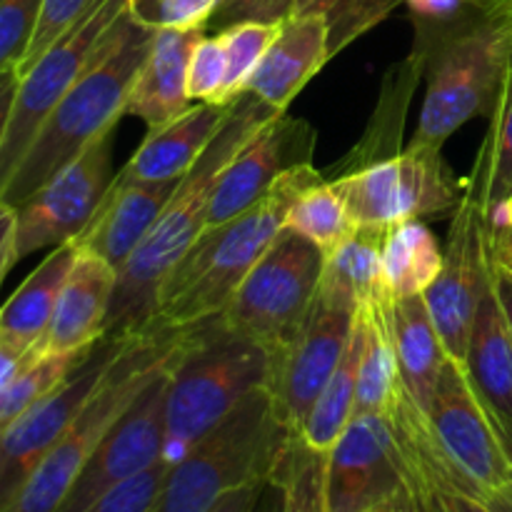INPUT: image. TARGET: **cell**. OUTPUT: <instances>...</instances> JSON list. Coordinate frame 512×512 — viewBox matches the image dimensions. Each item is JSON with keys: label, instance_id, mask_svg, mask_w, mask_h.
<instances>
[{"label": "cell", "instance_id": "cell-1", "mask_svg": "<svg viewBox=\"0 0 512 512\" xmlns=\"http://www.w3.org/2000/svg\"><path fill=\"white\" fill-rule=\"evenodd\" d=\"M275 115H280V110L270 108L268 103L248 93L235 100L223 128L195 160L193 168L180 178L178 188L173 190L168 205L148 230L143 243L118 268V283H115L103 338L133 340L148 335L160 285L205 230L215 183L238 150Z\"/></svg>", "mask_w": 512, "mask_h": 512}, {"label": "cell", "instance_id": "cell-2", "mask_svg": "<svg viewBox=\"0 0 512 512\" xmlns=\"http://www.w3.org/2000/svg\"><path fill=\"white\" fill-rule=\"evenodd\" d=\"M415 23V50L425 58V100L415 145L443 148L473 118H488L510 70L512 13L465 0L443 18Z\"/></svg>", "mask_w": 512, "mask_h": 512}, {"label": "cell", "instance_id": "cell-3", "mask_svg": "<svg viewBox=\"0 0 512 512\" xmlns=\"http://www.w3.org/2000/svg\"><path fill=\"white\" fill-rule=\"evenodd\" d=\"M323 178L325 173L313 163L298 165L253 208L228 223L205 228L160 285L148 333L185 330L218 318L250 268L285 228L293 200Z\"/></svg>", "mask_w": 512, "mask_h": 512}, {"label": "cell", "instance_id": "cell-4", "mask_svg": "<svg viewBox=\"0 0 512 512\" xmlns=\"http://www.w3.org/2000/svg\"><path fill=\"white\" fill-rule=\"evenodd\" d=\"M153 30L135 23L125 10L108 30L98 53L50 113L5 185L0 200L13 208L33 198L50 178L73 163L93 140L118 128L130 88L148 55Z\"/></svg>", "mask_w": 512, "mask_h": 512}, {"label": "cell", "instance_id": "cell-5", "mask_svg": "<svg viewBox=\"0 0 512 512\" xmlns=\"http://www.w3.org/2000/svg\"><path fill=\"white\" fill-rule=\"evenodd\" d=\"M273 355L218 318L185 328L170 368L165 405V450L170 468L245 398L268 388Z\"/></svg>", "mask_w": 512, "mask_h": 512}, {"label": "cell", "instance_id": "cell-6", "mask_svg": "<svg viewBox=\"0 0 512 512\" xmlns=\"http://www.w3.org/2000/svg\"><path fill=\"white\" fill-rule=\"evenodd\" d=\"M183 335L185 330H163L128 340L88 403L40 460L5 512H58L115 420L130 408V403L148 388L160 370L178 358Z\"/></svg>", "mask_w": 512, "mask_h": 512}, {"label": "cell", "instance_id": "cell-7", "mask_svg": "<svg viewBox=\"0 0 512 512\" xmlns=\"http://www.w3.org/2000/svg\"><path fill=\"white\" fill-rule=\"evenodd\" d=\"M293 435L275 415L268 388L255 390L170 468L155 512H210L233 490L268 483Z\"/></svg>", "mask_w": 512, "mask_h": 512}, {"label": "cell", "instance_id": "cell-8", "mask_svg": "<svg viewBox=\"0 0 512 512\" xmlns=\"http://www.w3.org/2000/svg\"><path fill=\"white\" fill-rule=\"evenodd\" d=\"M325 253L303 235L283 228L250 268L220 320L278 355L308 320L318 298Z\"/></svg>", "mask_w": 512, "mask_h": 512}, {"label": "cell", "instance_id": "cell-9", "mask_svg": "<svg viewBox=\"0 0 512 512\" xmlns=\"http://www.w3.org/2000/svg\"><path fill=\"white\" fill-rule=\"evenodd\" d=\"M328 180L355 228H390L405 220L453 215L465 195V178L450 170L443 148L415 143L393 158Z\"/></svg>", "mask_w": 512, "mask_h": 512}, {"label": "cell", "instance_id": "cell-10", "mask_svg": "<svg viewBox=\"0 0 512 512\" xmlns=\"http://www.w3.org/2000/svg\"><path fill=\"white\" fill-rule=\"evenodd\" d=\"M425 418L435 453L460 493L488 500L512 490V470L498 428L455 360L445 363Z\"/></svg>", "mask_w": 512, "mask_h": 512}, {"label": "cell", "instance_id": "cell-11", "mask_svg": "<svg viewBox=\"0 0 512 512\" xmlns=\"http://www.w3.org/2000/svg\"><path fill=\"white\" fill-rule=\"evenodd\" d=\"M128 10V0H100L80 23H75L58 43L50 45L23 75L10 110L8 128L0 145V195L13 178L15 168L38 130L50 118L60 100L65 98L75 80L80 78L108 30Z\"/></svg>", "mask_w": 512, "mask_h": 512}, {"label": "cell", "instance_id": "cell-12", "mask_svg": "<svg viewBox=\"0 0 512 512\" xmlns=\"http://www.w3.org/2000/svg\"><path fill=\"white\" fill-rule=\"evenodd\" d=\"M115 128L88 145L38 193L15 208L13 265L78 238L113 183Z\"/></svg>", "mask_w": 512, "mask_h": 512}, {"label": "cell", "instance_id": "cell-13", "mask_svg": "<svg viewBox=\"0 0 512 512\" xmlns=\"http://www.w3.org/2000/svg\"><path fill=\"white\" fill-rule=\"evenodd\" d=\"M355 310L358 308L350 300L320 288L313 310L293 343L273 355L268 393L275 415L293 433H298L343 360L353 335Z\"/></svg>", "mask_w": 512, "mask_h": 512}, {"label": "cell", "instance_id": "cell-14", "mask_svg": "<svg viewBox=\"0 0 512 512\" xmlns=\"http://www.w3.org/2000/svg\"><path fill=\"white\" fill-rule=\"evenodd\" d=\"M488 285V218L478 200L463 195L450 220L448 243L443 248V268L435 283L425 290V305L438 328L445 353L460 365L465 363L475 313Z\"/></svg>", "mask_w": 512, "mask_h": 512}, {"label": "cell", "instance_id": "cell-15", "mask_svg": "<svg viewBox=\"0 0 512 512\" xmlns=\"http://www.w3.org/2000/svg\"><path fill=\"white\" fill-rule=\"evenodd\" d=\"M125 343L128 340H100L63 385H58L53 393L45 395L40 403L25 410L3 430L0 435V512H5L13 503L25 480L33 475L40 460L58 443L80 408L88 403L113 360L123 353Z\"/></svg>", "mask_w": 512, "mask_h": 512}, {"label": "cell", "instance_id": "cell-16", "mask_svg": "<svg viewBox=\"0 0 512 512\" xmlns=\"http://www.w3.org/2000/svg\"><path fill=\"white\" fill-rule=\"evenodd\" d=\"M408 490V463L383 415H355L325 460V512H370Z\"/></svg>", "mask_w": 512, "mask_h": 512}, {"label": "cell", "instance_id": "cell-17", "mask_svg": "<svg viewBox=\"0 0 512 512\" xmlns=\"http://www.w3.org/2000/svg\"><path fill=\"white\" fill-rule=\"evenodd\" d=\"M173 363L160 370L150 380L148 388L115 420L113 428L105 433L98 448L93 450L83 473L78 475L73 490L58 512L88 510L110 488L125 483L128 478L163 460L165 405H168V378Z\"/></svg>", "mask_w": 512, "mask_h": 512}, {"label": "cell", "instance_id": "cell-18", "mask_svg": "<svg viewBox=\"0 0 512 512\" xmlns=\"http://www.w3.org/2000/svg\"><path fill=\"white\" fill-rule=\"evenodd\" d=\"M318 133L308 120L280 113L270 118L215 183L205 228L228 223L265 198L288 170L313 163Z\"/></svg>", "mask_w": 512, "mask_h": 512}, {"label": "cell", "instance_id": "cell-19", "mask_svg": "<svg viewBox=\"0 0 512 512\" xmlns=\"http://www.w3.org/2000/svg\"><path fill=\"white\" fill-rule=\"evenodd\" d=\"M180 180H130L115 175L98 210L75 238L80 253L103 258L115 270L143 243Z\"/></svg>", "mask_w": 512, "mask_h": 512}, {"label": "cell", "instance_id": "cell-20", "mask_svg": "<svg viewBox=\"0 0 512 512\" xmlns=\"http://www.w3.org/2000/svg\"><path fill=\"white\" fill-rule=\"evenodd\" d=\"M118 270L103 258L80 253L65 278L40 355H83L103 340Z\"/></svg>", "mask_w": 512, "mask_h": 512}, {"label": "cell", "instance_id": "cell-21", "mask_svg": "<svg viewBox=\"0 0 512 512\" xmlns=\"http://www.w3.org/2000/svg\"><path fill=\"white\" fill-rule=\"evenodd\" d=\"M328 55V18L293 15L280 25L243 93L285 113L295 95L320 73Z\"/></svg>", "mask_w": 512, "mask_h": 512}, {"label": "cell", "instance_id": "cell-22", "mask_svg": "<svg viewBox=\"0 0 512 512\" xmlns=\"http://www.w3.org/2000/svg\"><path fill=\"white\" fill-rule=\"evenodd\" d=\"M205 33L208 30H153L148 55L125 103V115H135L148 130H158L193 105L188 95V60L193 45Z\"/></svg>", "mask_w": 512, "mask_h": 512}, {"label": "cell", "instance_id": "cell-23", "mask_svg": "<svg viewBox=\"0 0 512 512\" xmlns=\"http://www.w3.org/2000/svg\"><path fill=\"white\" fill-rule=\"evenodd\" d=\"M378 308L393 345L400 383L425 415L433 403L440 373L450 360L438 328L430 318L425 295L388 300Z\"/></svg>", "mask_w": 512, "mask_h": 512}, {"label": "cell", "instance_id": "cell-24", "mask_svg": "<svg viewBox=\"0 0 512 512\" xmlns=\"http://www.w3.org/2000/svg\"><path fill=\"white\" fill-rule=\"evenodd\" d=\"M235 103H193L180 118L148 130L118 175L130 180H180L218 135Z\"/></svg>", "mask_w": 512, "mask_h": 512}, {"label": "cell", "instance_id": "cell-25", "mask_svg": "<svg viewBox=\"0 0 512 512\" xmlns=\"http://www.w3.org/2000/svg\"><path fill=\"white\" fill-rule=\"evenodd\" d=\"M495 425H512V333L490 278L475 313L463 363Z\"/></svg>", "mask_w": 512, "mask_h": 512}, {"label": "cell", "instance_id": "cell-26", "mask_svg": "<svg viewBox=\"0 0 512 512\" xmlns=\"http://www.w3.org/2000/svg\"><path fill=\"white\" fill-rule=\"evenodd\" d=\"M75 258V240L58 245L10 295L8 303L0 308V348L18 355H40V345Z\"/></svg>", "mask_w": 512, "mask_h": 512}, {"label": "cell", "instance_id": "cell-27", "mask_svg": "<svg viewBox=\"0 0 512 512\" xmlns=\"http://www.w3.org/2000/svg\"><path fill=\"white\" fill-rule=\"evenodd\" d=\"M425 73V58L420 50H410L408 58L403 63L393 65L383 80V90H380V103L375 108L373 120H370L368 130L340 163L330 168L325 178H340V175L355 173L360 168L378 163V160L393 158L400 153V143H403V128L408 120L410 103H413L415 88H418L420 78Z\"/></svg>", "mask_w": 512, "mask_h": 512}, {"label": "cell", "instance_id": "cell-28", "mask_svg": "<svg viewBox=\"0 0 512 512\" xmlns=\"http://www.w3.org/2000/svg\"><path fill=\"white\" fill-rule=\"evenodd\" d=\"M388 228H355V233L325 258L320 288L350 300L355 308H375L388 300L383 280V240Z\"/></svg>", "mask_w": 512, "mask_h": 512}, {"label": "cell", "instance_id": "cell-29", "mask_svg": "<svg viewBox=\"0 0 512 512\" xmlns=\"http://www.w3.org/2000/svg\"><path fill=\"white\" fill-rule=\"evenodd\" d=\"M465 195L478 200L485 218L512 203V68L488 115V133L465 178Z\"/></svg>", "mask_w": 512, "mask_h": 512}, {"label": "cell", "instance_id": "cell-30", "mask_svg": "<svg viewBox=\"0 0 512 512\" xmlns=\"http://www.w3.org/2000/svg\"><path fill=\"white\" fill-rule=\"evenodd\" d=\"M443 268V248L420 220L390 225L383 240V280L393 300L425 295Z\"/></svg>", "mask_w": 512, "mask_h": 512}, {"label": "cell", "instance_id": "cell-31", "mask_svg": "<svg viewBox=\"0 0 512 512\" xmlns=\"http://www.w3.org/2000/svg\"><path fill=\"white\" fill-rule=\"evenodd\" d=\"M363 318L360 310H355V325L350 343L345 348L343 360L335 368L333 378L323 388L320 398L310 408L308 418L303 420L298 435L305 445H310L318 453H330L333 445L338 443L340 435L350 425L355 413V385H358V368H360V355H363Z\"/></svg>", "mask_w": 512, "mask_h": 512}, {"label": "cell", "instance_id": "cell-32", "mask_svg": "<svg viewBox=\"0 0 512 512\" xmlns=\"http://www.w3.org/2000/svg\"><path fill=\"white\" fill-rule=\"evenodd\" d=\"M363 318V355L355 385V415H388L400 390L398 363L380 308H358Z\"/></svg>", "mask_w": 512, "mask_h": 512}, {"label": "cell", "instance_id": "cell-33", "mask_svg": "<svg viewBox=\"0 0 512 512\" xmlns=\"http://www.w3.org/2000/svg\"><path fill=\"white\" fill-rule=\"evenodd\" d=\"M285 228L318 245L325 258L335 253L355 233L348 208H345L343 198H340L338 190L333 188L328 178L308 185L293 200L288 218H285Z\"/></svg>", "mask_w": 512, "mask_h": 512}, {"label": "cell", "instance_id": "cell-34", "mask_svg": "<svg viewBox=\"0 0 512 512\" xmlns=\"http://www.w3.org/2000/svg\"><path fill=\"white\" fill-rule=\"evenodd\" d=\"M90 353V350H88ZM83 355H35L18 375L8 383V388L0 390V430L8 428L13 420H18L25 410L53 393L58 385L68 380V375L88 358Z\"/></svg>", "mask_w": 512, "mask_h": 512}, {"label": "cell", "instance_id": "cell-35", "mask_svg": "<svg viewBox=\"0 0 512 512\" xmlns=\"http://www.w3.org/2000/svg\"><path fill=\"white\" fill-rule=\"evenodd\" d=\"M325 460L328 453H318L293 435L273 478L283 488L280 512H325Z\"/></svg>", "mask_w": 512, "mask_h": 512}, {"label": "cell", "instance_id": "cell-36", "mask_svg": "<svg viewBox=\"0 0 512 512\" xmlns=\"http://www.w3.org/2000/svg\"><path fill=\"white\" fill-rule=\"evenodd\" d=\"M280 25L265 23H238L215 33L225 48V90L223 103H235L243 95L245 85L253 78L255 68L263 55L268 53L270 43L278 35Z\"/></svg>", "mask_w": 512, "mask_h": 512}, {"label": "cell", "instance_id": "cell-37", "mask_svg": "<svg viewBox=\"0 0 512 512\" xmlns=\"http://www.w3.org/2000/svg\"><path fill=\"white\" fill-rule=\"evenodd\" d=\"M220 0H128V15L150 30H208Z\"/></svg>", "mask_w": 512, "mask_h": 512}, {"label": "cell", "instance_id": "cell-38", "mask_svg": "<svg viewBox=\"0 0 512 512\" xmlns=\"http://www.w3.org/2000/svg\"><path fill=\"white\" fill-rule=\"evenodd\" d=\"M168 473V460H158V463L150 465L143 473L133 475V478H128L125 483L110 488L108 493L100 495V498L83 512H155L158 510Z\"/></svg>", "mask_w": 512, "mask_h": 512}, {"label": "cell", "instance_id": "cell-39", "mask_svg": "<svg viewBox=\"0 0 512 512\" xmlns=\"http://www.w3.org/2000/svg\"><path fill=\"white\" fill-rule=\"evenodd\" d=\"M100 0H43L40 3L38 25H35L33 40L28 45L23 63L18 65V75H23L45 50L58 43L75 23L85 18Z\"/></svg>", "mask_w": 512, "mask_h": 512}, {"label": "cell", "instance_id": "cell-40", "mask_svg": "<svg viewBox=\"0 0 512 512\" xmlns=\"http://www.w3.org/2000/svg\"><path fill=\"white\" fill-rule=\"evenodd\" d=\"M225 48L218 35H203L188 60V95L193 103H223Z\"/></svg>", "mask_w": 512, "mask_h": 512}, {"label": "cell", "instance_id": "cell-41", "mask_svg": "<svg viewBox=\"0 0 512 512\" xmlns=\"http://www.w3.org/2000/svg\"><path fill=\"white\" fill-rule=\"evenodd\" d=\"M43 0H0V73L23 63Z\"/></svg>", "mask_w": 512, "mask_h": 512}, {"label": "cell", "instance_id": "cell-42", "mask_svg": "<svg viewBox=\"0 0 512 512\" xmlns=\"http://www.w3.org/2000/svg\"><path fill=\"white\" fill-rule=\"evenodd\" d=\"M413 0H353L345 10L328 18V55L335 58L348 48L355 38L388 18L398 5H410Z\"/></svg>", "mask_w": 512, "mask_h": 512}, {"label": "cell", "instance_id": "cell-43", "mask_svg": "<svg viewBox=\"0 0 512 512\" xmlns=\"http://www.w3.org/2000/svg\"><path fill=\"white\" fill-rule=\"evenodd\" d=\"M298 8V0H220L213 18L208 20V30L230 28L238 23H265L283 25Z\"/></svg>", "mask_w": 512, "mask_h": 512}, {"label": "cell", "instance_id": "cell-44", "mask_svg": "<svg viewBox=\"0 0 512 512\" xmlns=\"http://www.w3.org/2000/svg\"><path fill=\"white\" fill-rule=\"evenodd\" d=\"M410 488L420 495V500H423L428 512H493V508L485 500L473 498L468 493H460L455 488H443V485H430V488H415V485H410Z\"/></svg>", "mask_w": 512, "mask_h": 512}, {"label": "cell", "instance_id": "cell-45", "mask_svg": "<svg viewBox=\"0 0 512 512\" xmlns=\"http://www.w3.org/2000/svg\"><path fill=\"white\" fill-rule=\"evenodd\" d=\"M13 235H15V208L0 200V285L5 275L13 270Z\"/></svg>", "mask_w": 512, "mask_h": 512}, {"label": "cell", "instance_id": "cell-46", "mask_svg": "<svg viewBox=\"0 0 512 512\" xmlns=\"http://www.w3.org/2000/svg\"><path fill=\"white\" fill-rule=\"evenodd\" d=\"M488 245L493 263L512 275V225H488Z\"/></svg>", "mask_w": 512, "mask_h": 512}, {"label": "cell", "instance_id": "cell-47", "mask_svg": "<svg viewBox=\"0 0 512 512\" xmlns=\"http://www.w3.org/2000/svg\"><path fill=\"white\" fill-rule=\"evenodd\" d=\"M265 483H255V485H245V488L233 490L225 498H220L215 503V508L210 512H253L255 505H258L260 493H263Z\"/></svg>", "mask_w": 512, "mask_h": 512}, {"label": "cell", "instance_id": "cell-48", "mask_svg": "<svg viewBox=\"0 0 512 512\" xmlns=\"http://www.w3.org/2000/svg\"><path fill=\"white\" fill-rule=\"evenodd\" d=\"M18 83H20V75L15 68L0 73V145H3L5 128H8L10 110H13L15 93H18Z\"/></svg>", "mask_w": 512, "mask_h": 512}, {"label": "cell", "instance_id": "cell-49", "mask_svg": "<svg viewBox=\"0 0 512 512\" xmlns=\"http://www.w3.org/2000/svg\"><path fill=\"white\" fill-rule=\"evenodd\" d=\"M490 278H493V288L495 293H498V300L500 305H503V313L505 318H508L510 333H512V275L505 273V270H500L498 265L493 263V258H490Z\"/></svg>", "mask_w": 512, "mask_h": 512}, {"label": "cell", "instance_id": "cell-50", "mask_svg": "<svg viewBox=\"0 0 512 512\" xmlns=\"http://www.w3.org/2000/svg\"><path fill=\"white\" fill-rule=\"evenodd\" d=\"M353 0H298V8L295 15H325V18H333L340 10H345Z\"/></svg>", "mask_w": 512, "mask_h": 512}, {"label": "cell", "instance_id": "cell-51", "mask_svg": "<svg viewBox=\"0 0 512 512\" xmlns=\"http://www.w3.org/2000/svg\"><path fill=\"white\" fill-rule=\"evenodd\" d=\"M280 510H283V488H280L278 480H268L253 512H280Z\"/></svg>", "mask_w": 512, "mask_h": 512}, {"label": "cell", "instance_id": "cell-52", "mask_svg": "<svg viewBox=\"0 0 512 512\" xmlns=\"http://www.w3.org/2000/svg\"><path fill=\"white\" fill-rule=\"evenodd\" d=\"M485 503L493 508V512H512V490H505V493L493 495V498H488Z\"/></svg>", "mask_w": 512, "mask_h": 512}, {"label": "cell", "instance_id": "cell-53", "mask_svg": "<svg viewBox=\"0 0 512 512\" xmlns=\"http://www.w3.org/2000/svg\"><path fill=\"white\" fill-rule=\"evenodd\" d=\"M403 508H405V512H428V510H425V503L420 500V495L415 493L410 485H408V490H405V495H403Z\"/></svg>", "mask_w": 512, "mask_h": 512}, {"label": "cell", "instance_id": "cell-54", "mask_svg": "<svg viewBox=\"0 0 512 512\" xmlns=\"http://www.w3.org/2000/svg\"><path fill=\"white\" fill-rule=\"evenodd\" d=\"M488 225H512V203L488 215Z\"/></svg>", "mask_w": 512, "mask_h": 512}, {"label": "cell", "instance_id": "cell-55", "mask_svg": "<svg viewBox=\"0 0 512 512\" xmlns=\"http://www.w3.org/2000/svg\"><path fill=\"white\" fill-rule=\"evenodd\" d=\"M495 428H498L500 443H503L505 455H508V463H510V470H512V425H495Z\"/></svg>", "mask_w": 512, "mask_h": 512}, {"label": "cell", "instance_id": "cell-56", "mask_svg": "<svg viewBox=\"0 0 512 512\" xmlns=\"http://www.w3.org/2000/svg\"><path fill=\"white\" fill-rule=\"evenodd\" d=\"M473 3L483 5V8H498V10H508V13H512V0H473Z\"/></svg>", "mask_w": 512, "mask_h": 512}, {"label": "cell", "instance_id": "cell-57", "mask_svg": "<svg viewBox=\"0 0 512 512\" xmlns=\"http://www.w3.org/2000/svg\"><path fill=\"white\" fill-rule=\"evenodd\" d=\"M403 495H400L398 500H393V503L380 505V508H375V510H370V512H405V508H403Z\"/></svg>", "mask_w": 512, "mask_h": 512}, {"label": "cell", "instance_id": "cell-58", "mask_svg": "<svg viewBox=\"0 0 512 512\" xmlns=\"http://www.w3.org/2000/svg\"><path fill=\"white\" fill-rule=\"evenodd\" d=\"M510 68H512V48H510Z\"/></svg>", "mask_w": 512, "mask_h": 512}, {"label": "cell", "instance_id": "cell-59", "mask_svg": "<svg viewBox=\"0 0 512 512\" xmlns=\"http://www.w3.org/2000/svg\"><path fill=\"white\" fill-rule=\"evenodd\" d=\"M0 435H3V430H0Z\"/></svg>", "mask_w": 512, "mask_h": 512}]
</instances>
